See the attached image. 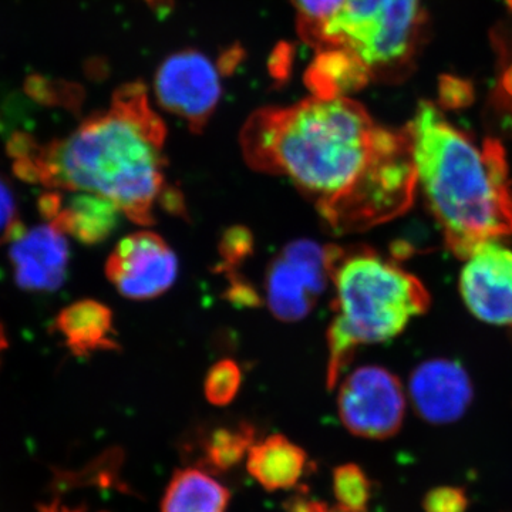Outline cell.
Masks as SVG:
<instances>
[{
    "mask_svg": "<svg viewBox=\"0 0 512 512\" xmlns=\"http://www.w3.org/2000/svg\"><path fill=\"white\" fill-rule=\"evenodd\" d=\"M241 147L254 170L285 175L308 195L335 234L406 214L419 190L407 128L377 126L349 97L256 111Z\"/></svg>",
    "mask_w": 512,
    "mask_h": 512,
    "instance_id": "obj_1",
    "label": "cell"
},
{
    "mask_svg": "<svg viewBox=\"0 0 512 512\" xmlns=\"http://www.w3.org/2000/svg\"><path fill=\"white\" fill-rule=\"evenodd\" d=\"M164 140L163 120L148 103L146 87L130 83L114 93L109 109L84 120L69 136L40 144L16 133L8 153L22 180L100 195L148 227L157 205L183 211L180 194L165 183Z\"/></svg>",
    "mask_w": 512,
    "mask_h": 512,
    "instance_id": "obj_2",
    "label": "cell"
},
{
    "mask_svg": "<svg viewBox=\"0 0 512 512\" xmlns=\"http://www.w3.org/2000/svg\"><path fill=\"white\" fill-rule=\"evenodd\" d=\"M409 131L419 187L447 248L466 259L488 241L512 235V181L501 144H478L421 103Z\"/></svg>",
    "mask_w": 512,
    "mask_h": 512,
    "instance_id": "obj_3",
    "label": "cell"
},
{
    "mask_svg": "<svg viewBox=\"0 0 512 512\" xmlns=\"http://www.w3.org/2000/svg\"><path fill=\"white\" fill-rule=\"evenodd\" d=\"M330 281L335 302L326 382L333 389L359 346L396 338L427 312L430 293L419 278L365 247H333Z\"/></svg>",
    "mask_w": 512,
    "mask_h": 512,
    "instance_id": "obj_4",
    "label": "cell"
},
{
    "mask_svg": "<svg viewBox=\"0 0 512 512\" xmlns=\"http://www.w3.org/2000/svg\"><path fill=\"white\" fill-rule=\"evenodd\" d=\"M420 19V0H345L312 46L346 50L373 76L409 55Z\"/></svg>",
    "mask_w": 512,
    "mask_h": 512,
    "instance_id": "obj_5",
    "label": "cell"
},
{
    "mask_svg": "<svg viewBox=\"0 0 512 512\" xmlns=\"http://www.w3.org/2000/svg\"><path fill=\"white\" fill-rule=\"evenodd\" d=\"M333 247L309 239L286 245L269 265L265 296L276 319L296 322L309 315L330 281Z\"/></svg>",
    "mask_w": 512,
    "mask_h": 512,
    "instance_id": "obj_6",
    "label": "cell"
},
{
    "mask_svg": "<svg viewBox=\"0 0 512 512\" xmlns=\"http://www.w3.org/2000/svg\"><path fill=\"white\" fill-rule=\"evenodd\" d=\"M338 410L343 426L355 436L390 439L406 413L402 383L384 367H359L340 384Z\"/></svg>",
    "mask_w": 512,
    "mask_h": 512,
    "instance_id": "obj_7",
    "label": "cell"
},
{
    "mask_svg": "<svg viewBox=\"0 0 512 512\" xmlns=\"http://www.w3.org/2000/svg\"><path fill=\"white\" fill-rule=\"evenodd\" d=\"M154 86L161 106L194 131L204 128L221 97L217 66L195 50H184L164 60Z\"/></svg>",
    "mask_w": 512,
    "mask_h": 512,
    "instance_id": "obj_8",
    "label": "cell"
},
{
    "mask_svg": "<svg viewBox=\"0 0 512 512\" xmlns=\"http://www.w3.org/2000/svg\"><path fill=\"white\" fill-rule=\"evenodd\" d=\"M178 261L173 249L151 231L134 232L121 239L106 264V275L126 298L147 301L173 286Z\"/></svg>",
    "mask_w": 512,
    "mask_h": 512,
    "instance_id": "obj_9",
    "label": "cell"
},
{
    "mask_svg": "<svg viewBox=\"0 0 512 512\" xmlns=\"http://www.w3.org/2000/svg\"><path fill=\"white\" fill-rule=\"evenodd\" d=\"M460 291L476 318L491 325H512V248L500 241L478 245L467 256Z\"/></svg>",
    "mask_w": 512,
    "mask_h": 512,
    "instance_id": "obj_10",
    "label": "cell"
},
{
    "mask_svg": "<svg viewBox=\"0 0 512 512\" xmlns=\"http://www.w3.org/2000/svg\"><path fill=\"white\" fill-rule=\"evenodd\" d=\"M9 258L13 278L23 291H57L67 278L69 242L66 234L50 222L22 228L10 241Z\"/></svg>",
    "mask_w": 512,
    "mask_h": 512,
    "instance_id": "obj_11",
    "label": "cell"
},
{
    "mask_svg": "<svg viewBox=\"0 0 512 512\" xmlns=\"http://www.w3.org/2000/svg\"><path fill=\"white\" fill-rule=\"evenodd\" d=\"M410 397L421 419L431 424H448L466 413L473 400V386L458 363L430 360L414 370Z\"/></svg>",
    "mask_w": 512,
    "mask_h": 512,
    "instance_id": "obj_12",
    "label": "cell"
},
{
    "mask_svg": "<svg viewBox=\"0 0 512 512\" xmlns=\"http://www.w3.org/2000/svg\"><path fill=\"white\" fill-rule=\"evenodd\" d=\"M249 476L266 491L291 490L308 470V454L282 434L254 443L247 456Z\"/></svg>",
    "mask_w": 512,
    "mask_h": 512,
    "instance_id": "obj_13",
    "label": "cell"
},
{
    "mask_svg": "<svg viewBox=\"0 0 512 512\" xmlns=\"http://www.w3.org/2000/svg\"><path fill=\"white\" fill-rule=\"evenodd\" d=\"M119 208L107 198L90 192H76L59 205L50 224L83 244L94 245L110 237L119 224Z\"/></svg>",
    "mask_w": 512,
    "mask_h": 512,
    "instance_id": "obj_14",
    "label": "cell"
},
{
    "mask_svg": "<svg viewBox=\"0 0 512 512\" xmlns=\"http://www.w3.org/2000/svg\"><path fill=\"white\" fill-rule=\"evenodd\" d=\"M56 329L73 355L86 356L97 350L117 348L113 338V313L103 303L84 299L57 315Z\"/></svg>",
    "mask_w": 512,
    "mask_h": 512,
    "instance_id": "obj_15",
    "label": "cell"
},
{
    "mask_svg": "<svg viewBox=\"0 0 512 512\" xmlns=\"http://www.w3.org/2000/svg\"><path fill=\"white\" fill-rule=\"evenodd\" d=\"M256 431L245 421L198 431L194 444H187L188 458L194 467L211 474L228 473L248 456Z\"/></svg>",
    "mask_w": 512,
    "mask_h": 512,
    "instance_id": "obj_16",
    "label": "cell"
},
{
    "mask_svg": "<svg viewBox=\"0 0 512 512\" xmlns=\"http://www.w3.org/2000/svg\"><path fill=\"white\" fill-rule=\"evenodd\" d=\"M372 73L357 57L338 47L316 49V56L306 72V84L320 99L346 97L369 82Z\"/></svg>",
    "mask_w": 512,
    "mask_h": 512,
    "instance_id": "obj_17",
    "label": "cell"
},
{
    "mask_svg": "<svg viewBox=\"0 0 512 512\" xmlns=\"http://www.w3.org/2000/svg\"><path fill=\"white\" fill-rule=\"evenodd\" d=\"M231 494L208 471L185 467L165 488L161 512H227Z\"/></svg>",
    "mask_w": 512,
    "mask_h": 512,
    "instance_id": "obj_18",
    "label": "cell"
},
{
    "mask_svg": "<svg viewBox=\"0 0 512 512\" xmlns=\"http://www.w3.org/2000/svg\"><path fill=\"white\" fill-rule=\"evenodd\" d=\"M333 494L338 510L367 512L372 500V483L357 464H342L333 470Z\"/></svg>",
    "mask_w": 512,
    "mask_h": 512,
    "instance_id": "obj_19",
    "label": "cell"
},
{
    "mask_svg": "<svg viewBox=\"0 0 512 512\" xmlns=\"http://www.w3.org/2000/svg\"><path fill=\"white\" fill-rule=\"evenodd\" d=\"M298 12V32L309 45L315 43L320 29L342 8L345 0H292Z\"/></svg>",
    "mask_w": 512,
    "mask_h": 512,
    "instance_id": "obj_20",
    "label": "cell"
},
{
    "mask_svg": "<svg viewBox=\"0 0 512 512\" xmlns=\"http://www.w3.org/2000/svg\"><path fill=\"white\" fill-rule=\"evenodd\" d=\"M241 380L237 363L222 360L212 366L205 377V397L215 406H228L238 396Z\"/></svg>",
    "mask_w": 512,
    "mask_h": 512,
    "instance_id": "obj_21",
    "label": "cell"
},
{
    "mask_svg": "<svg viewBox=\"0 0 512 512\" xmlns=\"http://www.w3.org/2000/svg\"><path fill=\"white\" fill-rule=\"evenodd\" d=\"M22 228L13 185L0 173V245L12 241Z\"/></svg>",
    "mask_w": 512,
    "mask_h": 512,
    "instance_id": "obj_22",
    "label": "cell"
},
{
    "mask_svg": "<svg viewBox=\"0 0 512 512\" xmlns=\"http://www.w3.org/2000/svg\"><path fill=\"white\" fill-rule=\"evenodd\" d=\"M468 498L463 488H433L424 497L423 510L426 512H466Z\"/></svg>",
    "mask_w": 512,
    "mask_h": 512,
    "instance_id": "obj_23",
    "label": "cell"
},
{
    "mask_svg": "<svg viewBox=\"0 0 512 512\" xmlns=\"http://www.w3.org/2000/svg\"><path fill=\"white\" fill-rule=\"evenodd\" d=\"M251 232L245 228H231L225 232L221 242V255L225 265H235L251 254Z\"/></svg>",
    "mask_w": 512,
    "mask_h": 512,
    "instance_id": "obj_24",
    "label": "cell"
},
{
    "mask_svg": "<svg viewBox=\"0 0 512 512\" xmlns=\"http://www.w3.org/2000/svg\"><path fill=\"white\" fill-rule=\"evenodd\" d=\"M470 96L471 90L468 89L467 83L461 82V80L446 79L441 84V97L447 106H464Z\"/></svg>",
    "mask_w": 512,
    "mask_h": 512,
    "instance_id": "obj_25",
    "label": "cell"
},
{
    "mask_svg": "<svg viewBox=\"0 0 512 512\" xmlns=\"http://www.w3.org/2000/svg\"><path fill=\"white\" fill-rule=\"evenodd\" d=\"M288 512H342L338 508H329L322 501L313 500L305 495H295L286 503Z\"/></svg>",
    "mask_w": 512,
    "mask_h": 512,
    "instance_id": "obj_26",
    "label": "cell"
},
{
    "mask_svg": "<svg viewBox=\"0 0 512 512\" xmlns=\"http://www.w3.org/2000/svg\"><path fill=\"white\" fill-rule=\"evenodd\" d=\"M37 512H86V508H70L56 500L50 504L37 505Z\"/></svg>",
    "mask_w": 512,
    "mask_h": 512,
    "instance_id": "obj_27",
    "label": "cell"
},
{
    "mask_svg": "<svg viewBox=\"0 0 512 512\" xmlns=\"http://www.w3.org/2000/svg\"><path fill=\"white\" fill-rule=\"evenodd\" d=\"M505 87L512 94V69L508 72L507 77H505Z\"/></svg>",
    "mask_w": 512,
    "mask_h": 512,
    "instance_id": "obj_28",
    "label": "cell"
},
{
    "mask_svg": "<svg viewBox=\"0 0 512 512\" xmlns=\"http://www.w3.org/2000/svg\"><path fill=\"white\" fill-rule=\"evenodd\" d=\"M508 3H510L511 8H512V0H508Z\"/></svg>",
    "mask_w": 512,
    "mask_h": 512,
    "instance_id": "obj_29",
    "label": "cell"
}]
</instances>
